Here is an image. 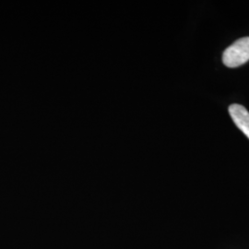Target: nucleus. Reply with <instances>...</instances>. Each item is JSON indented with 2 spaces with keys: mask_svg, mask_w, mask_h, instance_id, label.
<instances>
[{
  "mask_svg": "<svg viewBox=\"0 0 249 249\" xmlns=\"http://www.w3.org/2000/svg\"><path fill=\"white\" fill-rule=\"evenodd\" d=\"M249 60V37H244L225 49L223 62L228 68H237Z\"/></svg>",
  "mask_w": 249,
  "mask_h": 249,
  "instance_id": "f257e3e1",
  "label": "nucleus"
},
{
  "mask_svg": "<svg viewBox=\"0 0 249 249\" xmlns=\"http://www.w3.org/2000/svg\"><path fill=\"white\" fill-rule=\"evenodd\" d=\"M229 114L234 124L249 139V112L240 105H231L229 107Z\"/></svg>",
  "mask_w": 249,
  "mask_h": 249,
  "instance_id": "f03ea898",
  "label": "nucleus"
}]
</instances>
